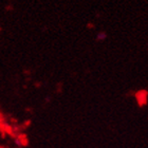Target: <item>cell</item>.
Here are the masks:
<instances>
[{
    "label": "cell",
    "instance_id": "obj_1",
    "mask_svg": "<svg viewBox=\"0 0 148 148\" xmlns=\"http://www.w3.org/2000/svg\"><path fill=\"white\" fill-rule=\"evenodd\" d=\"M97 36H99V39H105L106 34H105V33H99Z\"/></svg>",
    "mask_w": 148,
    "mask_h": 148
}]
</instances>
